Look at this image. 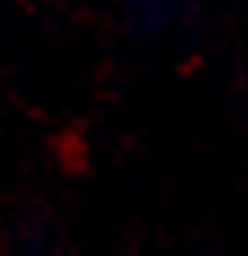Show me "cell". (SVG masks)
I'll list each match as a JSON object with an SVG mask.
<instances>
[{
	"instance_id": "obj_1",
	"label": "cell",
	"mask_w": 248,
	"mask_h": 256,
	"mask_svg": "<svg viewBox=\"0 0 248 256\" xmlns=\"http://www.w3.org/2000/svg\"><path fill=\"white\" fill-rule=\"evenodd\" d=\"M192 0H122L126 9V22L144 35H161L165 26H174L183 14H187Z\"/></svg>"
}]
</instances>
